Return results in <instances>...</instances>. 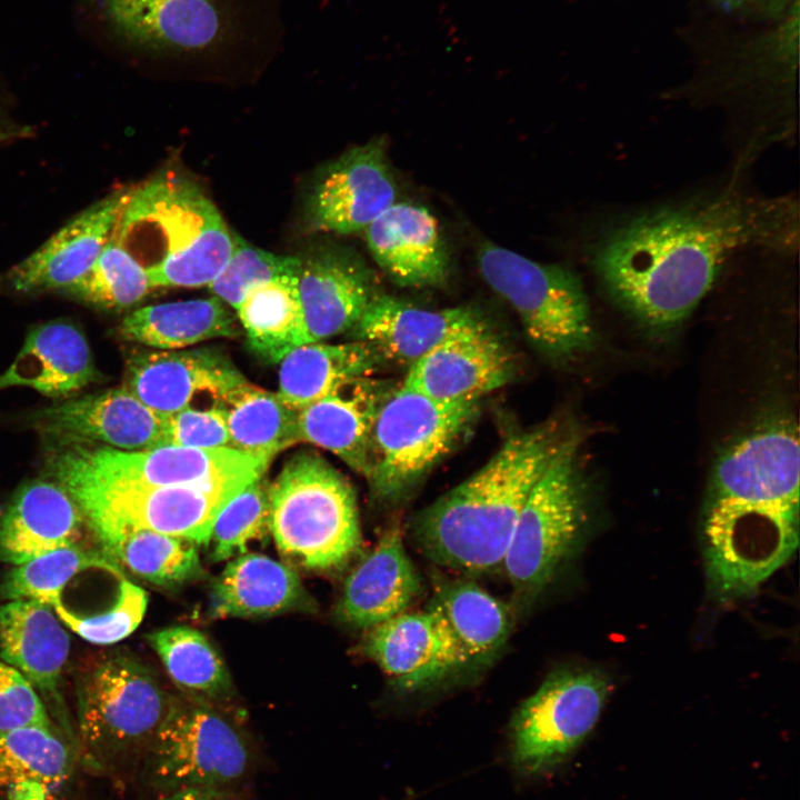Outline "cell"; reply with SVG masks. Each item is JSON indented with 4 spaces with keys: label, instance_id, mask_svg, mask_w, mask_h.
I'll use <instances>...</instances> for the list:
<instances>
[{
    "label": "cell",
    "instance_id": "cell-1",
    "mask_svg": "<svg viewBox=\"0 0 800 800\" xmlns=\"http://www.w3.org/2000/svg\"><path fill=\"white\" fill-rule=\"evenodd\" d=\"M794 204L726 192L634 217L598 242L592 266L609 296L646 327L672 328L710 290L739 249H789Z\"/></svg>",
    "mask_w": 800,
    "mask_h": 800
},
{
    "label": "cell",
    "instance_id": "cell-2",
    "mask_svg": "<svg viewBox=\"0 0 800 800\" xmlns=\"http://www.w3.org/2000/svg\"><path fill=\"white\" fill-rule=\"evenodd\" d=\"M570 437L553 420L509 436L478 471L416 518L419 550L468 574L502 568L530 491Z\"/></svg>",
    "mask_w": 800,
    "mask_h": 800
},
{
    "label": "cell",
    "instance_id": "cell-3",
    "mask_svg": "<svg viewBox=\"0 0 800 800\" xmlns=\"http://www.w3.org/2000/svg\"><path fill=\"white\" fill-rule=\"evenodd\" d=\"M131 47L169 62L269 54L283 39L282 0H102Z\"/></svg>",
    "mask_w": 800,
    "mask_h": 800
},
{
    "label": "cell",
    "instance_id": "cell-4",
    "mask_svg": "<svg viewBox=\"0 0 800 800\" xmlns=\"http://www.w3.org/2000/svg\"><path fill=\"white\" fill-rule=\"evenodd\" d=\"M151 232L159 240L154 262L146 268L154 287L209 286L228 262L232 236L202 189L178 172H163L130 192L112 239Z\"/></svg>",
    "mask_w": 800,
    "mask_h": 800
},
{
    "label": "cell",
    "instance_id": "cell-5",
    "mask_svg": "<svg viewBox=\"0 0 800 800\" xmlns=\"http://www.w3.org/2000/svg\"><path fill=\"white\" fill-rule=\"evenodd\" d=\"M269 532L280 553L308 570L342 567L360 549L354 491L322 456H291L269 484Z\"/></svg>",
    "mask_w": 800,
    "mask_h": 800
},
{
    "label": "cell",
    "instance_id": "cell-6",
    "mask_svg": "<svg viewBox=\"0 0 800 800\" xmlns=\"http://www.w3.org/2000/svg\"><path fill=\"white\" fill-rule=\"evenodd\" d=\"M799 523V502L757 489L708 496L701 533L710 597L729 604L752 594L796 552Z\"/></svg>",
    "mask_w": 800,
    "mask_h": 800
},
{
    "label": "cell",
    "instance_id": "cell-7",
    "mask_svg": "<svg viewBox=\"0 0 800 800\" xmlns=\"http://www.w3.org/2000/svg\"><path fill=\"white\" fill-rule=\"evenodd\" d=\"M76 696L79 760L100 773L139 761L171 702L149 670L122 654L90 666Z\"/></svg>",
    "mask_w": 800,
    "mask_h": 800
},
{
    "label": "cell",
    "instance_id": "cell-8",
    "mask_svg": "<svg viewBox=\"0 0 800 800\" xmlns=\"http://www.w3.org/2000/svg\"><path fill=\"white\" fill-rule=\"evenodd\" d=\"M49 472L81 509L99 538L124 529H146L209 544L214 519L242 489L157 487L103 478L51 451Z\"/></svg>",
    "mask_w": 800,
    "mask_h": 800
},
{
    "label": "cell",
    "instance_id": "cell-9",
    "mask_svg": "<svg viewBox=\"0 0 800 800\" xmlns=\"http://www.w3.org/2000/svg\"><path fill=\"white\" fill-rule=\"evenodd\" d=\"M588 498L571 436L530 491L503 560L523 601L538 597L578 547L589 520Z\"/></svg>",
    "mask_w": 800,
    "mask_h": 800
},
{
    "label": "cell",
    "instance_id": "cell-10",
    "mask_svg": "<svg viewBox=\"0 0 800 800\" xmlns=\"http://www.w3.org/2000/svg\"><path fill=\"white\" fill-rule=\"evenodd\" d=\"M478 266L487 283L518 313L528 339L540 352L569 359L593 347L589 302L570 270L489 242L478 251Z\"/></svg>",
    "mask_w": 800,
    "mask_h": 800
},
{
    "label": "cell",
    "instance_id": "cell-11",
    "mask_svg": "<svg viewBox=\"0 0 800 800\" xmlns=\"http://www.w3.org/2000/svg\"><path fill=\"white\" fill-rule=\"evenodd\" d=\"M141 783L156 796L192 788H231L250 771L253 752L222 714L172 701L139 759Z\"/></svg>",
    "mask_w": 800,
    "mask_h": 800
},
{
    "label": "cell",
    "instance_id": "cell-12",
    "mask_svg": "<svg viewBox=\"0 0 800 800\" xmlns=\"http://www.w3.org/2000/svg\"><path fill=\"white\" fill-rule=\"evenodd\" d=\"M478 402L446 403L400 384L377 416L367 480L381 501L406 496L448 454L476 416Z\"/></svg>",
    "mask_w": 800,
    "mask_h": 800
},
{
    "label": "cell",
    "instance_id": "cell-13",
    "mask_svg": "<svg viewBox=\"0 0 800 800\" xmlns=\"http://www.w3.org/2000/svg\"><path fill=\"white\" fill-rule=\"evenodd\" d=\"M609 692V679L597 669L550 674L511 719L509 760L514 772L536 778L566 761L594 728Z\"/></svg>",
    "mask_w": 800,
    "mask_h": 800
},
{
    "label": "cell",
    "instance_id": "cell-14",
    "mask_svg": "<svg viewBox=\"0 0 800 800\" xmlns=\"http://www.w3.org/2000/svg\"><path fill=\"white\" fill-rule=\"evenodd\" d=\"M52 451L97 476L157 487L242 489L263 476L270 463L232 447L163 444L128 451L98 443H71L52 447Z\"/></svg>",
    "mask_w": 800,
    "mask_h": 800
},
{
    "label": "cell",
    "instance_id": "cell-15",
    "mask_svg": "<svg viewBox=\"0 0 800 800\" xmlns=\"http://www.w3.org/2000/svg\"><path fill=\"white\" fill-rule=\"evenodd\" d=\"M384 141L371 140L328 164L310 188L304 212L317 231L349 234L366 230L396 202Z\"/></svg>",
    "mask_w": 800,
    "mask_h": 800
},
{
    "label": "cell",
    "instance_id": "cell-16",
    "mask_svg": "<svg viewBox=\"0 0 800 800\" xmlns=\"http://www.w3.org/2000/svg\"><path fill=\"white\" fill-rule=\"evenodd\" d=\"M33 424L52 447L101 443L136 451L166 443V417L126 387L70 399L34 412Z\"/></svg>",
    "mask_w": 800,
    "mask_h": 800
},
{
    "label": "cell",
    "instance_id": "cell-17",
    "mask_svg": "<svg viewBox=\"0 0 800 800\" xmlns=\"http://www.w3.org/2000/svg\"><path fill=\"white\" fill-rule=\"evenodd\" d=\"M512 373L507 348L480 318L409 366L401 383L441 402L468 403L504 386Z\"/></svg>",
    "mask_w": 800,
    "mask_h": 800
},
{
    "label": "cell",
    "instance_id": "cell-18",
    "mask_svg": "<svg viewBox=\"0 0 800 800\" xmlns=\"http://www.w3.org/2000/svg\"><path fill=\"white\" fill-rule=\"evenodd\" d=\"M364 652L404 691L424 689L471 663L443 618L429 606L370 629Z\"/></svg>",
    "mask_w": 800,
    "mask_h": 800
},
{
    "label": "cell",
    "instance_id": "cell-19",
    "mask_svg": "<svg viewBox=\"0 0 800 800\" xmlns=\"http://www.w3.org/2000/svg\"><path fill=\"white\" fill-rule=\"evenodd\" d=\"M246 379L228 356L213 348L160 350L133 354L126 388L157 413L168 417L204 394L217 403Z\"/></svg>",
    "mask_w": 800,
    "mask_h": 800
},
{
    "label": "cell",
    "instance_id": "cell-20",
    "mask_svg": "<svg viewBox=\"0 0 800 800\" xmlns=\"http://www.w3.org/2000/svg\"><path fill=\"white\" fill-rule=\"evenodd\" d=\"M299 258L308 343L348 333L376 296L369 270L354 253L334 244L316 246Z\"/></svg>",
    "mask_w": 800,
    "mask_h": 800
},
{
    "label": "cell",
    "instance_id": "cell-21",
    "mask_svg": "<svg viewBox=\"0 0 800 800\" xmlns=\"http://www.w3.org/2000/svg\"><path fill=\"white\" fill-rule=\"evenodd\" d=\"M130 192L116 191L77 214L9 270L10 287L21 293L64 291L80 280L111 239Z\"/></svg>",
    "mask_w": 800,
    "mask_h": 800
},
{
    "label": "cell",
    "instance_id": "cell-22",
    "mask_svg": "<svg viewBox=\"0 0 800 800\" xmlns=\"http://www.w3.org/2000/svg\"><path fill=\"white\" fill-rule=\"evenodd\" d=\"M69 651V633L51 606L31 599L0 604V658L53 708L57 727L77 746L59 688Z\"/></svg>",
    "mask_w": 800,
    "mask_h": 800
},
{
    "label": "cell",
    "instance_id": "cell-23",
    "mask_svg": "<svg viewBox=\"0 0 800 800\" xmlns=\"http://www.w3.org/2000/svg\"><path fill=\"white\" fill-rule=\"evenodd\" d=\"M392 390L390 383L372 376L337 386L299 410L301 442L332 452L367 478L372 429L380 408Z\"/></svg>",
    "mask_w": 800,
    "mask_h": 800
},
{
    "label": "cell",
    "instance_id": "cell-24",
    "mask_svg": "<svg viewBox=\"0 0 800 800\" xmlns=\"http://www.w3.org/2000/svg\"><path fill=\"white\" fill-rule=\"evenodd\" d=\"M369 251L401 287L442 284L449 258L437 219L424 207L393 203L366 228Z\"/></svg>",
    "mask_w": 800,
    "mask_h": 800
},
{
    "label": "cell",
    "instance_id": "cell-25",
    "mask_svg": "<svg viewBox=\"0 0 800 800\" xmlns=\"http://www.w3.org/2000/svg\"><path fill=\"white\" fill-rule=\"evenodd\" d=\"M420 591L421 579L401 531L390 527L347 578L337 616L348 626L370 630L408 611Z\"/></svg>",
    "mask_w": 800,
    "mask_h": 800
},
{
    "label": "cell",
    "instance_id": "cell-26",
    "mask_svg": "<svg viewBox=\"0 0 800 800\" xmlns=\"http://www.w3.org/2000/svg\"><path fill=\"white\" fill-rule=\"evenodd\" d=\"M84 522L77 502L57 481L28 482L0 517V561L18 566L79 544Z\"/></svg>",
    "mask_w": 800,
    "mask_h": 800
},
{
    "label": "cell",
    "instance_id": "cell-27",
    "mask_svg": "<svg viewBox=\"0 0 800 800\" xmlns=\"http://www.w3.org/2000/svg\"><path fill=\"white\" fill-rule=\"evenodd\" d=\"M480 317L466 307L428 309L388 294H376L348 332L368 343L382 362L411 366L441 341Z\"/></svg>",
    "mask_w": 800,
    "mask_h": 800
},
{
    "label": "cell",
    "instance_id": "cell-28",
    "mask_svg": "<svg viewBox=\"0 0 800 800\" xmlns=\"http://www.w3.org/2000/svg\"><path fill=\"white\" fill-rule=\"evenodd\" d=\"M80 763L57 727L0 731V800H59Z\"/></svg>",
    "mask_w": 800,
    "mask_h": 800
},
{
    "label": "cell",
    "instance_id": "cell-29",
    "mask_svg": "<svg viewBox=\"0 0 800 800\" xmlns=\"http://www.w3.org/2000/svg\"><path fill=\"white\" fill-rule=\"evenodd\" d=\"M99 378L83 333L68 321H50L28 333L13 362L0 374V391L29 387L64 398Z\"/></svg>",
    "mask_w": 800,
    "mask_h": 800
},
{
    "label": "cell",
    "instance_id": "cell-30",
    "mask_svg": "<svg viewBox=\"0 0 800 800\" xmlns=\"http://www.w3.org/2000/svg\"><path fill=\"white\" fill-rule=\"evenodd\" d=\"M218 618H261L302 604L303 588L289 566L260 553L244 552L228 562L210 594Z\"/></svg>",
    "mask_w": 800,
    "mask_h": 800
},
{
    "label": "cell",
    "instance_id": "cell-31",
    "mask_svg": "<svg viewBox=\"0 0 800 800\" xmlns=\"http://www.w3.org/2000/svg\"><path fill=\"white\" fill-rule=\"evenodd\" d=\"M381 363L362 341L304 343L280 360L277 393L299 411L346 381L372 376Z\"/></svg>",
    "mask_w": 800,
    "mask_h": 800
},
{
    "label": "cell",
    "instance_id": "cell-32",
    "mask_svg": "<svg viewBox=\"0 0 800 800\" xmlns=\"http://www.w3.org/2000/svg\"><path fill=\"white\" fill-rule=\"evenodd\" d=\"M234 320L228 306L213 296L141 307L126 316L119 329L127 340L160 350H179L239 334Z\"/></svg>",
    "mask_w": 800,
    "mask_h": 800
},
{
    "label": "cell",
    "instance_id": "cell-33",
    "mask_svg": "<svg viewBox=\"0 0 800 800\" xmlns=\"http://www.w3.org/2000/svg\"><path fill=\"white\" fill-rule=\"evenodd\" d=\"M298 273L253 287L236 309L250 349L269 363H279L291 350L308 343Z\"/></svg>",
    "mask_w": 800,
    "mask_h": 800
},
{
    "label": "cell",
    "instance_id": "cell-34",
    "mask_svg": "<svg viewBox=\"0 0 800 800\" xmlns=\"http://www.w3.org/2000/svg\"><path fill=\"white\" fill-rule=\"evenodd\" d=\"M226 412L230 446L250 456L271 460L301 442L298 410L276 392L247 380L217 402Z\"/></svg>",
    "mask_w": 800,
    "mask_h": 800
},
{
    "label": "cell",
    "instance_id": "cell-35",
    "mask_svg": "<svg viewBox=\"0 0 800 800\" xmlns=\"http://www.w3.org/2000/svg\"><path fill=\"white\" fill-rule=\"evenodd\" d=\"M428 606L440 613L471 662L490 658L508 638V607L472 581L440 584Z\"/></svg>",
    "mask_w": 800,
    "mask_h": 800
},
{
    "label": "cell",
    "instance_id": "cell-36",
    "mask_svg": "<svg viewBox=\"0 0 800 800\" xmlns=\"http://www.w3.org/2000/svg\"><path fill=\"white\" fill-rule=\"evenodd\" d=\"M120 567L158 587H180L202 572L198 546L152 530L124 528L98 538Z\"/></svg>",
    "mask_w": 800,
    "mask_h": 800
},
{
    "label": "cell",
    "instance_id": "cell-37",
    "mask_svg": "<svg viewBox=\"0 0 800 800\" xmlns=\"http://www.w3.org/2000/svg\"><path fill=\"white\" fill-rule=\"evenodd\" d=\"M171 680L199 699H219L230 688L227 668L210 640L188 626H173L147 636Z\"/></svg>",
    "mask_w": 800,
    "mask_h": 800
},
{
    "label": "cell",
    "instance_id": "cell-38",
    "mask_svg": "<svg viewBox=\"0 0 800 800\" xmlns=\"http://www.w3.org/2000/svg\"><path fill=\"white\" fill-rule=\"evenodd\" d=\"M101 569L123 578L121 567L106 552L89 550L80 544L57 549L14 566L0 580V601L37 600L53 606L77 574Z\"/></svg>",
    "mask_w": 800,
    "mask_h": 800
},
{
    "label": "cell",
    "instance_id": "cell-39",
    "mask_svg": "<svg viewBox=\"0 0 800 800\" xmlns=\"http://www.w3.org/2000/svg\"><path fill=\"white\" fill-rule=\"evenodd\" d=\"M152 289L146 268L112 238L90 270L64 290L72 297L102 309H126Z\"/></svg>",
    "mask_w": 800,
    "mask_h": 800
},
{
    "label": "cell",
    "instance_id": "cell-40",
    "mask_svg": "<svg viewBox=\"0 0 800 800\" xmlns=\"http://www.w3.org/2000/svg\"><path fill=\"white\" fill-rule=\"evenodd\" d=\"M268 490L263 474L248 483L219 511L210 537L214 561L244 553L248 542L269 531Z\"/></svg>",
    "mask_w": 800,
    "mask_h": 800
},
{
    "label": "cell",
    "instance_id": "cell-41",
    "mask_svg": "<svg viewBox=\"0 0 800 800\" xmlns=\"http://www.w3.org/2000/svg\"><path fill=\"white\" fill-rule=\"evenodd\" d=\"M299 268V256L264 251L234 234L228 262L208 287L214 297L236 310L250 289L280 276L298 273Z\"/></svg>",
    "mask_w": 800,
    "mask_h": 800
},
{
    "label": "cell",
    "instance_id": "cell-42",
    "mask_svg": "<svg viewBox=\"0 0 800 800\" xmlns=\"http://www.w3.org/2000/svg\"><path fill=\"white\" fill-rule=\"evenodd\" d=\"M148 604L147 592L121 578L118 597L107 611L83 617L57 601L52 608L58 618L79 637L94 644H112L131 634L141 623Z\"/></svg>",
    "mask_w": 800,
    "mask_h": 800
},
{
    "label": "cell",
    "instance_id": "cell-43",
    "mask_svg": "<svg viewBox=\"0 0 800 800\" xmlns=\"http://www.w3.org/2000/svg\"><path fill=\"white\" fill-rule=\"evenodd\" d=\"M166 443L200 449L231 447L224 410L211 403L166 417Z\"/></svg>",
    "mask_w": 800,
    "mask_h": 800
},
{
    "label": "cell",
    "instance_id": "cell-44",
    "mask_svg": "<svg viewBox=\"0 0 800 800\" xmlns=\"http://www.w3.org/2000/svg\"><path fill=\"white\" fill-rule=\"evenodd\" d=\"M32 726L57 727L36 689L0 658V731Z\"/></svg>",
    "mask_w": 800,
    "mask_h": 800
},
{
    "label": "cell",
    "instance_id": "cell-45",
    "mask_svg": "<svg viewBox=\"0 0 800 800\" xmlns=\"http://www.w3.org/2000/svg\"><path fill=\"white\" fill-rule=\"evenodd\" d=\"M153 800H240L231 788H192L156 796Z\"/></svg>",
    "mask_w": 800,
    "mask_h": 800
},
{
    "label": "cell",
    "instance_id": "cell-46",
    "mask_svg": "<svg viewBox=\"0 0 800 800\" xmlns=\"http://www.w3.org/2000/svg\"><path fill=\"white\" fill-rule=\"evenodd\" d=\"M16 133L0 130V142L10 139Z\"/></svg>",
    "mask_w": 800,
    "mask_h": 800
}]
</instances>
